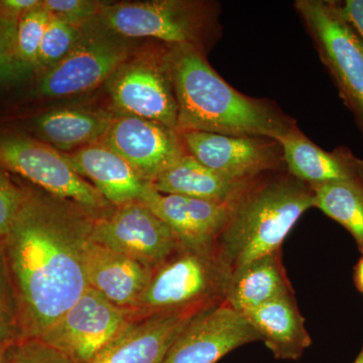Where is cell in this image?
I'll return each instance as SVG.
<instances>
[{"label": "cell", "mask_w": 363, "mask_h": 363, "mask_svg": "<svg viewBox=\"0 0 363 363\" xmlns=\"http://www.w3.org/2000/svg\"><path fill=\"white\" fill-rule=\"evenodd\" d=\"M95 219L73 203L26 193L13 227L0 241L23 340L42 338L89 288L85 255Z\"/></svg>", "instance_id": "cell-1"}, {"label": "cell", "mask_w": 363, "mask_h": 363, "mask_svg": "<svg viewBox=\"0 0 363 363\" xmlns=\"http://www.w3.org/2000/svg\"><path fill=\"white\" fill-rule=\"evenodd\" d=\"M167 62L178 107V133L278 140L297 125L274 102L234 89L210 65L206 54L193 45H169Z\"/></svg>", "instance_id": "cell-2"}, {"label": "cell", "mask_w": 363, "mask_h": 363, "mask_svg": "<svg viewBox=\"0 0 363 363\" xmlns=\"http://www.w3.org/2000/svg\"><path fill=\"white\" fill-rule=\"evenodd\" d=\"M315 207L313 189L286 169L252 182L230 203V213L215 247L231 272L281 250L307 210Z\"/></svg>", "instance_id": "cell-3"}, {"label": "cell", "mask_w": 363, "mask_h": 363, "mask_svg": "<svg viewBox=\"0 0 363 363\" xmlns=\"http://www.w3.org/2000/svg\"><path fill=\"white\" fill-rule=\"evenodd\" d=\"M220 4L196 0L102 4L95 23L123 39L190 45L206 54L221 35Z\"/></svg>", "instance_id": "cell-4"}, {"label": "cell", "mask_w": 363, "mask_h": 363, "mask_svg": "<svg viewBox=\"0 0 363 363\" xmlns=\"http://www.w3.org/2000/svg\"><path fill=\"white\" fill-rule=\"evenodd\" d=\"M231 274L216 247H181L152 272L133 309L136 319L160 313L200 311L225 302Z\"/></svg>", "instance_id": "cell-5"}, {"label": "cell", "mask_w": 363, "mask_h": 363, "mask_svg": "<svg viewBox=\"0 0 363 363\" xmlns=\"http://www.w3.org/2000/svg\"><path fill=\"white\" fill-rule=\"evenodd\" d=\"M318 56L363 138V42L335 0L294 4Z\"/></svg>", "instance_id": "cell-6"}, {"label": "cell", "mask_w": 363, "mask_h": 363, "mask_svg": "<svg viewBox=\"0 0 363 363\" xmlns=\"http://www.w3.org/2000/svg\"><path fill=\"white\" fill-rule=\"evenodd\" d=\"M0 167L23 177L52 197L77 205L96 218L112 210V205L79 175L65 155L44 142L20 135L0 138Z\"/></svg>", "instance_id": "cell-7"}, {"label": "cell", "mask_w": 363, "mask_h": 363, "mask_svg": "<svg viewBox=\"0 0 363 363\" xmlns=\"http://www.w3.org/2000/svg\"><path fill=\"white\" fill-rule=\"evenodd\" d=\"M135 56L130 40L102 28L94 21L83 26L70 54L44 72L37 85L40 96L59 98L82 94L108 82Z\"/></svg>", "instance_id": "cell-8"}, {"label": "cell", "mask_w": 363, "mask_h": 363, "mask_svg": "<svg viewBox=\"0 0 363 363\" xmlns=\"http://www.w3.org/2000/svg\"><path fill=\"white\" fill-rule=\"evenodd\" d=\"M169 45L131 57L109 79V94L119 113L178 128V107L169 77Z\"/></svg>", "instance_id": "cell-9"}, {"label": "cell", "mask_w": 363, "mask_h": 363, "mask_svg": "<svg viewBox=\"0 0 363 363\" xmlns=\"http://www.w3.org/2000/svg\"><path fill=\"white\" fill-rule=\"evenodd\" d=\"M135 320L133 310L117 307L88 288L39 340L73 363H90Z\"/></svg>", "instance_id": "cell-10"}, {"label": "cell", "mask_w": 363, "mask_h": 363, "mask_svg": "<svg viewBox=\"0 0 363 363\" xmlns=\"http://www.w3.org/2000/svg\"><path fill=\"white\" fill-rule=\"evenodd\" d=\"M92 241L133 257L152 269L181 248L176 234L145 203L138 200L116 207L95 219Z\"/></svg>", "instance_id": "cell-11"}, {"label": "cell", "mask_w": 363, "mask_h": 363, "mask_svg": "<svg viewBox=\"0 0 363 363\" xmlns=\"http://www.w3.org/2000/svg\"><path fill=\"white\" fill-rule=\"evenodd\" d=\"M180 135L187 154L231 180L250 182L286 169L281 145L272 138L202 131Z\"/></svg>", "instance_id": "cell-12"}, {"label": "cell", "mask_w": 363, "mask_h": 363, "mask_svg": "<svg viewBox=\"0 0 363 363\" xmlns=\"http://www.w3.org/2000/svg\"><path fill=\"white\" fill-rule=\"evenodd\" d=\"M260 340L247 317L226 302L196 314L161 363H217L245 344Z\"/></svg>", "instance_id": "cell-13"}, {"label": "cell", "mask_w": 363, "mask_h": 363, "mask_svg": "<svg viewBox=\"0 0 363 363\" xmlns=\"http://www.w3.org/2000/svg\"><path fill=\"white\" fill-rule=\"evenodd\" d=\"M100 143L125 160L149 183L187 154L178 131L123 113L113 116Z\"/></svg>", "instance_id": "cell-14"}, {"label": "cell", "mask_w": 363, "mask_h": 363, "mask_svg": "<svg viewBox=\"0 0 363 363\" xmlns=\"http://www.w3.org/2000/svg\"><path fill=\"white\" fill-rule=\"evenodd\" d=\"M140 201L168 224L181 247L193 250L215 247L230 213V204L162 194L152 184Z\"/></svg>", "instance_id": "cell-15"}, {"label": "cell", "mask_w": 363, "mask_h": 363, "mask_svg": "<svg viewBox=\"0 0 363 363\" xmlns=\"http://www.w3.org/2000/svg\"><path fill=\"white\" fill-rule=\"evenodd\" d=\"M286 171L310 187L339 182H363V159L348 147L331 152L312 142L298 125L278 140Z\"/></svg>", "instance_id": "cell-16"}, {"label": "cell", "mask_w": 363, "mask_h": 363, "mask_svg": "<svg viewBox=\"0 0 363 363\" xmlns=\"http://www.w3.org/2000/svg\"><path fill=\"white\" fill-rule=\"evenodd\" d=\"M201 311L160 313L135 320L90 363H161L186 325Z\"/></svg>", "instance_id": "cell-17"}, {"label": "cell", "mask_w": 363, "mask_h": 363, "mask_svg": "<svg viewBox=\"0 0 363 363\" xmlns=\"http://www.w3.org/2000/svg\"><path fill=\"white\" fill-rule=\"evenodd\" d=\"M152 272L147 264L92 240L86 250L88 286L123 309H135L149 285Z\"/></svg>", "instance_id": "cell-18"}, {"label": "cell", "mask_w": 363, "mask_h": 363, "mask_svg": "<svg viewBox=\"0 0 363 363\" xmlns=\"http://www.w3.org/2000/svg\"><path fill=\"white\" fill-rule=\"evenodd\" d=\"M79 175L97 189L112 206H123L143 198L150 183L125 160L102 143L65 154Z\"/></svg>", "instance_id": "cell-19"}, {"label": "cell", "mask_w": 363, "mask_h": 363, "mask_svg": "<svg viewBox=\"0 0 363 363\" xmlns=\"http://www.w3.org/2000/svg\"><path fill=\"white\" fill-rule=\"evenodd\" d=\"M277 359L298 360L312 344L293 294L245 314Z\"/></svg>", "instance_id": "cell-20"}, {"label": "cell", "mask_w": 363, "mask_h": 363, "mask_svg": "<svg viewBox=\"0 0 363 363\" xmlns=\"http://www.w3.org/2000/svg\"><path fill=\"white\" fill-rule=\"evenodd\" d=\"M281 257V250L264 255L231 274L225 302L241 314L276 298L293 294Z\"/></svg>", "instance_id": "cell-21"}, {"label": "cell", "mask_w": 363, "mask_h": 363, "mask_svg": "<svg viewBox=\"0 0 363 363\" xmlns=\"http://www.w3.org/2000/svg\"><path fill=\"white\" fill-rule=\"evenodd\" d=\"M253 181L231 180L186 154L150 184L162 194L230 204Z\"/></svg>", "instance_id": "cell-22"}, {"label": "cell", "mask_w": 363, "mask_h": 363, "mask_svg": "<svg viewBox=\"0 0 363 363\" xmlns=\"http://www.w3.org/2000/svg\"><path fill=\"white\" fill-rule=\"evenodd\" d=\"M113 119L105 111L55 109L35 119L38 135L54 149L72 150L101 142Z\"/></svg>", "instance_id": "cell-23"}, {"label": "cell", "mask_w": 363, "mask_h": 363, "mask_svg": "<svg viewBox=\"0 0 363 363\" xmlns=\"http://www.w3.org/2000/svg\"><path fill=\"white\" fill-rule=\"evenodd\" d=\"M315 207L352 235L363 255V182L313 186Z\"/></svg>", "instance_id": "cell-24"}, {"label": "cell", "mask_w": 363, "mask_h": 363, "mask_svg": "<svg viewBox=\"0 0 363 363\" xmlns=\"http://www.w3.org/2000/svg\"><path fill=\"white\" fill-rule=\"evenodd\" d=\"M82 30L51 14L40 47L37 71L44 73L63 61L80 40Z\"/></svg>", "instance_id": "cell-25"}, {"label": "cell", "mask_w": 363, "mask_h": 363, "mask_svg": "<svg viewBox=\"0 0 363 363\" xmlns=\"http://www.w3.org/2000/svg\"><path fill=\"white\" fill-rule=\"evenodd\" d=\"M51 13L40 6L28 11L18 21L16 28V52L21 61L37 71L38 57L45 28Z\"/></svg>", "instance_id": "cell-26"}, {"label": "cell", "mask_w": 363, "mask_h": 363, "mask_svg": "<svg viewBox=\"0 0 363 363\" xmlns=\"http://www.w3.org/2000/svg\"><path fill=\"white\" fill-rule=\"evenodd\" d=\"M23 340L20 311L0 247V345Z\"/></svg>", "instance_id": "cell-27"}, {"label": "cell", "mask_w": 363, "mask_h": 363, "mask_svg": "<svg viewBox=\"0 0 363 363\" xmlns=\"http://www.w3.org/2000/svg\"><path fill=\"white\" fill-rule=\"evenodd\" d=\"M18 21L0 18V85L23 80L35 71L16 52Z\"/></svg>", "instance_id": "cell-28"}, {"label": "cell", "mask_w": 363, "mask_h": 363, "mask_svg": "<svg viewBox=\"0 0 363 363\" xmlns=\"http://www.w3.org/2000/svg\"><path fill=\"white\" fill-rule=\"evenodd\" d=\"M6 363L73 362L39 339H23L9 346L7 350Z\"/></svg>", "instance_id": "cell-29"}, {"label": "cell", "mask_w": 363, "mask_h": 363, "mask_svg": "<svg viewBox=\"0 0 363 363\" xmlns=\"http://www.w3.org/2000/svg\"><path fill=\"white\" fill-rule=\"evenodd\" d=\"M104 2L91 0H44L43 6L52 16L77 28H83L96 18Z\"/></svg>", "instance_id": "cell-30"}, {"label": "cell", "mask_w": 363, "mask_h": 363, "mask_svg": "<svg viewBox=\"0 0 363 363\" xmlns=\"http://www.w3.org/2000/svg\"><path fill=\"white\" fill-rule=\"evenodd\" d=\"M28 191L18 187L0 167V241L13 227Z\"/></svg>", "instance_id": "cell-31"}, {"label": "cell", "mask_w": 363, "mask_h": 363, "mask_svg": "<svg viewBox=\"0 0 363 363\" xmlns=\"http://www.w3.org/2000/svg\"><path fill=\"white\" fill-rule=\"evenodd\" d=\"M42 4L40 0H0V18L18 21L23 14Z\"/></svg>", "instance_id": "cell-32"}, {"label": "cell", "mask_w": 363, "mask_h": 363, "mask_svg": "<svg viewBox=\"0 0 363 363\" xmlns=\"http://www.w3.org/2000/svg\"><path fill=\"white\" fill-rule=\"evenodd\" d=\"M341 13L353 26L363 42V0L339 1Z\"/></svg>", "instance_id": "cell-33"}, {"label": "cell", "mask_w": 363, "mask_h": 363, "mask_svg": "<svg viewBox=\"0 0 363 363\" xmlns=\"http://www.w3.org/2000/svg\"><path fill=\"white\" fill-rule=\"evenodd\" d=\"M354 284L357 290L363 295V255L354 267Z\"/></svg>", "instance_id": "cell-34"}, {"label": "cell", "mask_w": 363, "mask_h": 363, "mask_svg": "<svg viewBox=\"0 0 363 363\" xmlns=\"http://www.w3.org/2000/svg\"><path fill=\"white\" fill-rule=\"evenodd\" d=\"M9 346L0 345V363H6L7 350Z\"/></svg>", "instance_id": "cell-35"}, {"label": "cell", "mask_w": 363, "mask_h": 363, "mask_svg": "<svg viewBox=\"0 0 363 363\" xmlns=\"http://www.w3.org/2000/svg\"><path fill=\"white\" fill-rule=\"evenodd\" d=\"M353 363H363V343H362V350L359 351V353H358L357 359H355L354 362H353Z\"/></svg>", "instance_id": "cell-36"}]
</instances>
